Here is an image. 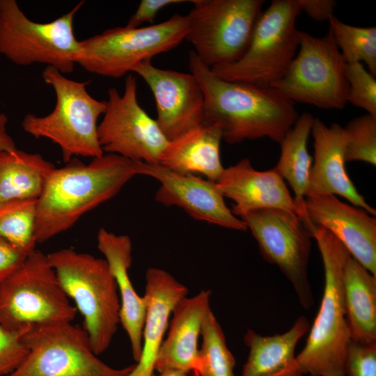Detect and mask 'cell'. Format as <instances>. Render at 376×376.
Instances as JSON below:
<instances>
[{
    "label": "cell",
    "mask_w": 376,
    "mask_h": 376,
    "mask_svg": "<svg viewBox=\"0 0 376 376\" xmlns=\"http://www.w3.org/2000/svg\"><path fill=\"white\" fill-rule=\"evenodd\" d=\"M188 60L205 97L203 123L217 126L226 143L267 137L280 143L297 119L295 103L276 88L222 79L194 51Z\"/></svg>",
    "instance_id": "1"
},
{
    "label": "cell",
    "mask_w": 376,
    "mask_h": 376,
    "mask_svg": "<svg viewBox=\"0 0 376 376\" xmlns=\"http://www.w3.org/2000/svg\"><path fill=\"white\" fill-rule=\"evenodd\" d=\"M68 163L52 171L37 199V244L70 229L138 175L137 161L116 154L104 153L88 164L77 159Z\"/></svg>",
    "instance_id": "2"
},
{
    "label": "cell",
    "mask_w": 376,
    "mask_h": 376,
    "mask_svg": "<svg viewBox=\"0 0 376 376\" xmlns=\"http://www.w3.org/2000/svg\"><path fill=\"white\" fill-rule=\"evenodd\" d=\"M311 233L322 260L324 290L306 344L297 358L304 375L345 376V361L351 336L344 304L343 275L351 254L326 228L313 225Z\"/></svg>",
    "instance_id": "3"
},
{
    "label": "cell",
    "mask_w": 376,
    "mask_h": 376,
    "mask_svg": "<svg viewBox=\"0 0 376 376\" xmlns=\"http://www.w3.org/2000/svg\"><path fill=\"white\" fill-rule=\"evenodd\" d=\"M60 284L84 318L96 355L109 347L120 324V303L115 279L105 259L72 249L47 254Z\"/></svg>",
    "instance_id": "4"
},
{
    "label": "cell",
    "mask_w": 376,
    "mask_h": 376,
    "mask_svg": "<svg viewBox=\"0 0 376 376\" xmlns=\"http://www.w3.org/2000/svg\"><path fill=\"white\" fill-rule=\"evenodd\" d=\"M42 77L54 91L55 107L46 116L26 114L22 121L24 131L57 144L65 163L75 156L94 158L102 155L97 120L106 110V101L97 100L89 94L86 89L89 81L69 79L53 67L46 66Z\"/></svg>",
    "instance_id": "5"
},
{
    "label": "cell",
    "mask_w": 376,
    "mask_h": 376,
    "mask_svg": "<svg viewBox=\"0 0 376 376\" xmlns=\"http://www.w3.org/2000/svg\"><path fill=\"white\" fill-rule=\"evenodd\" d=\"M297 0H274L258 17L244 54L237 61L210 68L219 78L270 86L280 80L295 57L299 42L296 27Z\"/></svg>",
    "instance_id": "6"
},
{
    "label": "cell",
    "mask_w": 376,
    "mask_h": 376,
    "mask_svg": "<svg viewBox=\"0 0 376 376\" xmlns=\"http://www.w3.org/2000/svg\"><path fill=\"white\" fill-rule=\"evenodd\" d=\"M77 309L69 300L47 254L35 249L0 283V324L10 331L72 322Z\"/></svg>",
    "instance_id": "7"
},
{
    "label": "cell",
    "mask_w": 376,
    "mask_h": 376,
    "mask_svg": "<svg viewBox=\"0 0 376 376\" xmlns=\"http://www.w3.org/2000/svg\"><path fill=\"white\" fill-rule=\"evenodd\" d=\"M187 31V16L180 14L147 26L109 29L79 41L76 64L97 75L120 78L139 63L178 46Z\"/></svg>",
    "instance_id": "8"
},
{
    "label": "cell",
    "mask_w": 376,
    "mask_h": 376,
    "mask_svg": "<svg viewBox=\"0 0 376 376\" xmlns=\"http://www.w3.org/2000/svg\"><path fill=\"white\" fill-rule=\"evenodd\" d=\"M83 4L40 23L27 17L15 0H0V54L17 65L42 63L63 75L72 72L79 51L73 24Z\"/></svg>",
    "instance_id": "9"
},
{
    "label": "cell",
    "mask_w": 376,
    "mask_h": 376,
    "mask_svg": "<svg viewBox=\"0 0 376 376\" xmlns=\"http://www.w3.org/2000/svg\"><path fill=\"white\" fill-rule=\"evenodd\" d=\"M22 341L28 353L6 376H127L134 365L108 366L93 352L83 327L69 322L29 326Z\"/></svg>",
    "instance_id": "10"
},
{
    "label": "cell",
    "mask_w": 376,
    "mask_h": 376,
    "mask_svg": "<svg viewBox=\"0 0 376 376\" xmlns=\"http://www.w3.org/2000/svg\"><path fill=\"white\" fill-rule=\"evenodd\" d=\"M346 65L329 29L321 37L300 31L295 57L284 76L270 86L294 103L340 109L349 95Z\"/></svg>",
    "instance_id": "11"
},
{
    "label": "cell",
    "mask_w": 376,
    "mask_h": 376,
    "mask_svg": "<svg viewBox=\"0 0 376 376\" xmlns=\"http://www.w3.org/2000/svg\"><path fill=\"white\" fill-rule=\"evenodd\" d=\"M185 40L209 68L240 59L249 45L263 0H192Z\"/></svg>",
    "instance_id": "12"
},
{
    "label": "cell",
    "mask_w": 376,
    "mask_h": 376,
    "mask_svg": "<svg viewBox=\"0 0 376 376\" xmlns=\"http://www.w3.org/2000/svg\"><path fill=\"white\" fill-rule=\"evenodd\" d=\"M258 242L262 257L276 265L292 284L301 306L314 305L308 279L312 234L297 214L277 208H264L240 217Z\"/></svg>",
    "instance_id": "13"
},
{
    "label": "cell",
    "mask_w": 376,
    "mask_h": 376,
    "mask_svg": "<svg viewBox=\"0 0 376 376\" xmlns=\"http://www.w3.org/2000/svg\"><path fill=\"white\" fill-rule=\"evenodd\" d=\"M107 95L106 110L97 126L98 141L104 153L158 164L169 141L157 120L139 104L135 77L127 76L122 94L111 88Z\"/></svg>",
    "instance_id": "14"
},
{
    "label": "cell",
    "mask_w": 376,
    "mask_h": 376,
    "mask_svg": "<svg viewBox=\"0 0 376 376\" xmlns=\"http://www.w3.org/2000/svg\"><path fill=\"white\" fill-rule=\"evenodd\" d=\"M132 72L139 75L152 91L157 113L156 120L169 141L204 122L205 97L192 73L159 68L151 61L139 63Z\"/></svg>",
    "instance_id": "15"
},
{
    "label": "cell",
    "mask_w": 376,
    "mask_h": 376,
    "mask_svg": "<svg viewBox=\"0 0 376 376\" xmlns=\"http://www.w3.org/2000/svg\"><path fill=\"white\" fill-rule=\"evenodd\" d=\"M138 175L159 181L155 200L182 208L192 218L228 229L246 230L245 223L229 209L215 182L192 174H182L161 164L137 161Z\"/></svg>",
    "instance_id": "16"
},
{
    "label": "cell",
    "mask_w": 376,
    "mask_h": 376,
    "mask_svg": "<svg viewBox=\"0 0 376 376\" xmlns=\"http://www.w3.org/2000/svg\"><path fill=\"white\" fill-rule=\"evenodd\" d=\"M309 221L333 234L351 256L376 276V219L359 207L344 203L334 195L307 196Z\"/></svg>",
    "instance_id": "17"
},
{
    "label": "cell",
    "mask_w": 376,
    "mask_h": 376,
    "mask_svg": "<svg viewBox=\"0 0 376 376\" xmlns=\"http://www.w3.org/2000/svg\"><path fill=\"white\" fill-rule=\"evenodd\" d=\"M215 183L223 196L233 201L231 211L237 217L259 209L277 208L298 215L306 226L304 214L274 169L256 170L251 161L244 158L224 168Z\"/></svg>",
    "instance_id": "18"
},
{
    "label": "cell",
    "mask_w": 376,
    "mask_h": 376,
    "mask_svg": "<svg viewBox=\"0 0 376 376\" xmlns=\"http://www.w3.org/2000/svg\"><path fill=\"white\" fill-rule=\"evenodd\" d=\"M311 133L314 140V158L306 197L338 195L375 216V209L357 191L347 173L344 127L337 123L328 127L320 118H314Z\"/></svg>",
    "instance_id": "19"
},
{
    "label": "cell",
    "mask_w": 376,
    "mask_h": 376,
    "mask_svg": "<svg viewBox=\"0 0 376 376\" xmlns=\"http://www.w3.org/2000/svg\"><path fill=\"white\" fill-rule=\"evenodd\" d=\"M210 290L181 299L172 312L169 331L159 350L155 369L158 373L180 370L201 376L203 363L198 347L203 321L210 308Z\"/></svg>",
    "instance_id": "20"
},
{
    "label": "cell",
    "mask_w": 376,
    "mask_h": 376,
    "mask_svg": "<svg viewBox=\"0 0 376 376\" xmlns=\"http://www.w3.org/2000/svg\"><path fill=\"white\" fill-rule=\"evenodd\" d=\"M188 288L167 271L150 267L146 274V315L141 354L127 376H152L157 357L169 327V317Z\"/></svg>",
    "instance_id": "21"
},
{
    "label": "cell",
    "mask_w": 376,
    "mask_h": 376,
    "mask_svg": "<svg viewBox=\"0 0 376 376\" xmlns=\"http://www.w3.org/2000/svg\"><path fill=\"white\" fill-rule=\"evenodd\" d=\"M97 243L116 282L120 303V324L128 336L132 357L137 362L142 350L147 302L144 296L137 294L129 276L132 262L131 239L102 228L97 233Z\"/></svg>",
    "instance_id": "22"
},
{
    "label": "cell",
    "mask_w": 376,
    "mask_h": 376,
    "mask_svg": "<svg viewBox=\"0 0 376 376\" xmlns=\"http://www.w3.org/2000/svg\"><path fill=\"white\" fill-rule=\"evenodd\" d=\"M310 327L307 318L299 316L282 334L262 336L248 329L244 342L249 354L241 376H304L295 349Z\"/></svg>",
    "instance_id": "23"
},
{
    "label": "cell",
    "mask_w": 376,
    "mask_h": 376,
    "mask_svg": "<svg viewBox=\"0 0 376 376\" xmlns=\"http://www.w3.org/2000/svg\"><path fill=\"white\" fill-rule=\"evenodd\" d=\"M221 130L203 123L169 141L159 164L182 174H201L216 182L224 168L220 157Z\"/></svg>",
    "instance_id": "24"
},
{
    "label": "cell",
    "mask_w": 376,
    "mask_h": 376,
    "mask_svg": "<svg viewBox=\"0 0 376 376\" xmlns=\"http://www.w3.org/2000/svg\"><path fill=\"white\" fill-rule=\"evenodd\" d=\"M343 291L351 340L376 343V276L352 256L344 267Z\"/></svg>",
    "instance_id": "25"
},
{
    "label": "cell",
    "mask_w": 376,
    "mask_h": 376,
    "mask_svg": "<svg viewBox=\"0 0 376 376\" xmlns=\"http://www.w3.org/2000/svg\"><path fill=\"white\" fill-rule=\"evenodd\" d=\"M56 167L39 153L17 148L0 151V206L14 201L38 199Z\"/></svg>",
    "instance_id": "26"
},
{
    "label": "cell",
    "mask_w": 376,
    "mask_h": 376,
    "mask_svg": "<svg viewBox=\"0 0 376 376\" xmlns=\"http://www.w3.org/2000/svg\"><path fill=\"white\" fill-rule=\"evenodd\" d=\"M314 118L310 113L298 116L292 127L286 132L279 143L281 155L273 168L290 185L295 200L304 214L306 226L311 228L305 207V198L309 187L313 157L308 150V139Z\"/></svg>",
    "instance_id": "27"
},
{
    "label": "cell",
    "mask_w": 376,
    "mask_h": 376,
    "mask_svg": "<svg viewBox=\"0 0 376 376\" xmlns=\"http://www.w3.org/2000/svg\"><path fill=\"white\" fill-rule=\"evenodd\" d=\"M329 30L346 63H362L376 75V28L360 27L341 22L334 15L329 19Z\"/></svg>",
    "instance_id": "28"
},
{
    "label": "cell",
    "mask_w": 376,
    "mask_h": 376,
    "mask_svg": "<svg viewBox=\"0 0 376 376\" xmlns=\"http://www.w3.org/2000/svg\"><path fill=\"white\" fill-rule=\"evenodd\" d=\"M37 199L18 200L0 206V238L29 253L36 249Z\"/></svg>",
    "instance_id": "29"
},
{
    "label": "cell",
    "mask_w": 376,
    "mask_h": 376,
    "mask_svg": "<svg viewBox=\"0 0 376 376\" xmlns=\"http://www.w3.org/2000/svg\"><path fill=\"white\" fill-rule=\"evenodd\" d=\"M201 336V376H235V359L227 347L224 331L211 309L203 321Z\"/></svg>",
    "instance_id": "30"
},
{
    "label": "cell",
    "mask_w": 376,
    "mask_h": 376,
    "mask_svg": "<svg viewBox=\"0 0 376 376\" xmlns=\"http://www.w3.org/2000/svg\"><path fill=\"white\" fill-rule=\"evenodd\" d=\"M347 135L346 162L361 161L376 165V117L369 113L349 121L344 127Z\"/></svg>",
    "instance_id": "31"
},
{
    "label": "cell",
    "mask_w": 376,
    "mask_h": 376,
    "mask_svg": "<svg viewBox=\"0 0 376 376\" xmlns=\"http://www.w3.org/2000/svg\"><path fill=\"white\" fill-rule=\"evenodd\" d=\"M345 76L349 84L347 102L376 117V79L362 63H347Z\"/></svg>",
    "instance_id": "32"
},
{
    "label": "cell",
    "mask_w": 376,
    "mask_h": 376,
    "mask_svg": "<svg viewBox=\"0 0 376 376\" xmlns=\"http://www.w3.org/2000/svg\"><path fill=\"white\" fill-rule=\"evenodd\" d=\"M345 376H376V343L351 340L345 361Z\"/></svg>",
    "instance_id": "33"
},
{
    "label": "cell",
    "mask_w": 376,
    "mask_h": 376,
    "mask_svg": "<svg viewBox=\"0 0 376 376\" xmlns=\"http://www.w3.org/2000/svg\"><path fill=\"white\" fill-rule=\"evenodd\" d=\"M25 330L10 331L0 324V376L11 373L27 354L28 350L22 341Z\"/></svg>",
    "instance_id": "34"
},
{
    "label": "cell",
    "mask_w": 376,
    "mask_h": 376,
    "mask_svg": "<svg viewBox=\"0 0 376 376\" xmlns=\"http://www.w3.org/2000/svg\"><path fill=\"white\" fill-rule=\"evenodd\" d=\"M183 0H141L133 15L130 17L126 26L141 27L143 23H152L157 13L169 5L183 3Z\"/></svg>",
    "instance_id": "35"
},
{
    "label": "cell",
    "mask_w": 376,
    "mask_h": 376,
    "mask_svg": "<svg viewBox=\"0 0 376 376\" xmlns=\"http://www.w3.org/2000/svg\"><path fill=\"white\" fill-rule=\"evenodd\" d=\"M30 253L0 238V283L13 274Z\"/></svg>",
    "instance_id": "36"
},
{
    "label": "cell",
    "mask_w": 376,
    "mask_h": 376,
    "mask_svg": "<svg viewBox=\"0 0 376 376\" xmlns=\"http://www.w3.org/2000/svg\"><path fill=\"white\" fill-rule=\"evenodd\" d=\"M301 11L318 22L329 21L334 15L336 2L334 0H297Z\"/></svg>",
    "instance_id": "37"
},
{
    "label": "cell",
    "mask_w": 376,
    "mask_h": 376,
    "mask_svg": "<svg viewBox=\"0 0 376 376\" xmlns=\"http://www.w3.org/2000/svg\"><path fill=\"white\" fill-rule=\"evenodd\" d=\"M7 124V116L5 113H0V151L13 150L17 148L13 139L8 132Z\"/></svg>",
    "instance_id": "38"
},
{
    "label": "cell",
    "mask_w": 376,
    "mask_h": 376,
    "mask_svg": "<svg viewBox=\"0 0 376 376\" xmlns=\"http://www.w3.org/2000/svg\"><path fill=\"white\" fill-rule=\"evenodd\" d=\"M152 376H189V373L180 370H166Z\"/></svg>",
    "instance_id": "39"
}]
</instances>
